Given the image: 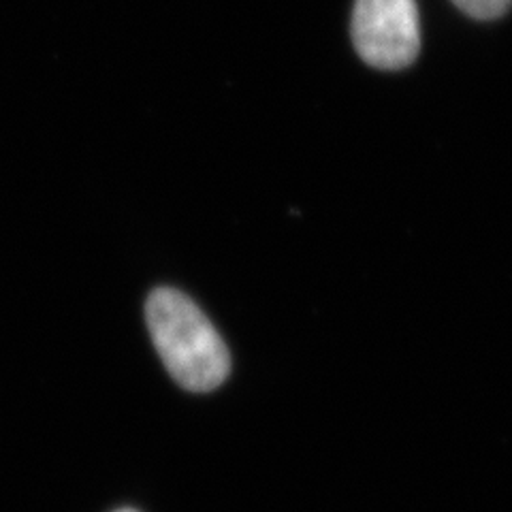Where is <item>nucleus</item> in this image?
Masks as SVG:
<instances>
[{"instance_id": "nucleus-1", "label": "nucleus", "mask_w": 512, "mask_h": 512, "mask_svg": "<svg viewBox=\"0 0 512 512\" xmlns=\"http://www.w3.org/2000/svg\"><path fill=\"white\" fill-rule=\"evenodd\" d=\"M148 329L167 372L180 387L207 393L231 372V357L197 303L175 288H156L146 303Z\"/></svg>"}, {"instance_id": "nucleus-2", "label": "nucleus", "mask_w": 512, "mask_h": 512, "mask_svg": "<svg viewBox=\"0 0 512 512\" xmlns=\"http://www.w3.org/2000/svg\"><path fill=\"white\" fill-rule=\"evenodd\" d=\"M350 32L357 54L376 69H404L421 52L416 0H357Z\"/></svg>"}, {"instance_id": "nucleus-3", "label": "nucleus", "mask_w": 512, "mask_h": 512, "mask_svg": "<svg viewBox=\"0 0 512 512\" xmlns=\"http://www.w3.org/2000/svg\"><path fill=\"white\" fill-rule=\"evenodd\" d=\"M453 3L476 20L502 18L512 7V0H453Z\"/></svg>"}, {"instance_id": "nucleus-4", "label": "nucleus", "mask_w": 512, "mask_h": 512, "mask_svg": "<svg viewBox=\"0 0 512 512\" xmlns=\"http://www.w3.org/2000/svg\"><path fill=\"white\" fill-rule=\"evenodd\" d=\"M114 512H139L135 508H120V510H114Z\"/></svg>"}]
</instances>
